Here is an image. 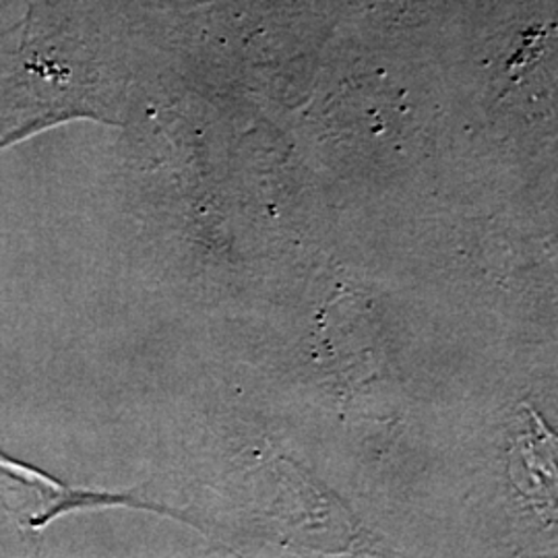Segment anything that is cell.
Returning a JSON list of instances; mask_svg holds the SVG:
<instances>
[{
	"mask_svg": "<svg viewBox=\"0 0 558 558\" xmlns=\"http://www.w3.org/2000/svg\"><path fill=\"white\" fill-rule=\"evenodd\" d=\"M0 472L9 474V476H20V478L29 482V486H36L40 490H52L54 499H50L52 507H48V511H44L40 515L32 519V525L40 527L44 523H50L52 519L59 518L60 513H66L71 509H92V507H133V509H145V511H156L163 515H177L174 511L160 507V505H151V502H141L140 499L131 497V495H112V493H92V490H77V488H69L60 482H54L50 476H44L40 472L13 463L9 459L0 456Z\"/></svg>",
	"mask_w": 558,
	"mask_h": 558,
	"instance_id": "6da1fadb",
	"label": "cell"
}]
</instances>
